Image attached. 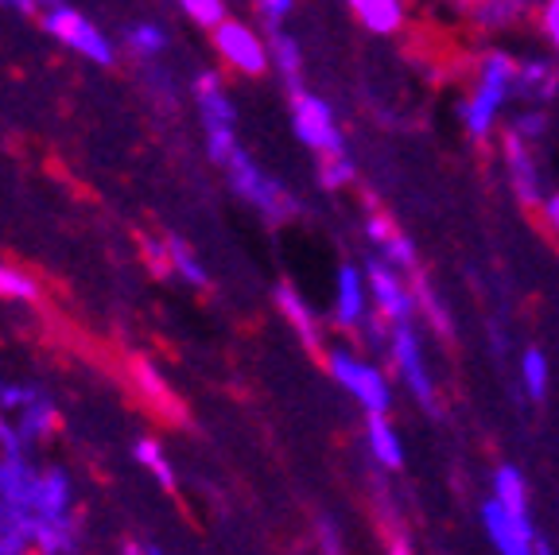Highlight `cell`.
<instances>
[{"instance_id":"cell-19","label":"cell","mask_w":559,"mask_h":555,"mask_svg":"<svg viewBox=\"0 0 559 555\" xmlns=\"http://www.w3.org/2000/svg\"><path fill=\"white\" fill-rule=\"evenodd\" d=\"M489 497H493L506 512L528 521V482H524V474L513 467V462H501V467L493 470V494Z\"/></svg>"},{"instance_id":"cell-5","label":"cell","mask_w":559,"mask_h":555,"mask_svg":"<svg viewBox=\"0 0 559 555\" xmlns=\"http://www.w3.org/2000/svg\"><path fill=\"white\" fill-rule=\"evenodd\" d=\"M226 172H229V182H234V191L241 194L257 214L269 217L272 226L296 214V199H292V194L284 191V187H280V182L272 179V175L264 172L249 152H245V147H237L234 156H229Z\"/></svg>"},{"instance_id":"cell-16","label":"cell","mask_w":559,"mask_h":555,"mask_svg":"<svg viewBox=\"0 0 559 555\" xmlns=\"http://www.w3.org/2000/svg\"><path fill=\"white\" fill-rule=\"evenodd\" d=\"M272 299H276L280 315L288 319V327L299 334V342H304V346L311 350V354H326V350H323V327H319V315L311 311V304H307L304 295H299L292 284H276Z\"/></svg>"},{"instance_id":"cell-14","label":"cell","mask_w":559,"mask_h":555,"mask_svg":"<svg viewBox=\"0 0 559 555\" xmlns=\"http://www.w3.org/2000/svg\"><path fill=\"white\" fill-rule=\"evenodd\" d=\"M516 97L528 102V109L556 102L559 97V62L548 55H524L516 67Z\"/></svg>"},{"instance_id":"cell-6","label":"cell","mask_w":559,"mask_h":555,"mask_svg":"<svg viewBox=\"0 0 559 555\" xmlns=\"http://www.w3.org/2000/svg\"><path fill=\"white\" fill-rule=\"evenodd\" d=\"M292 129H296L299 144H307L311 152H319V160L346 156V137H342L334 109L319 94H292Z\"/></svg>"},{"instance_id":"cell-26","label":"cell","mask_w":559,"mask_h":555,"mask_svg":"<svg viewBox=\"0 0 559 555\" xmlns=\"http://www.w3.org/2000/svg\"><path fill=\"white\" fill-rule=\"evenodd\" d=\"M412 295H416V311H424V319H428L431 327H436L439 334L447 339V334H451V315H447L443 299H439V295L431 292L428 280L419 276V272L412 276Z\"/></svg>"},{"instance_id":"cell-38","label":"cell","mask_w":559,"mask_h":555,"mask_svg":"<svg viewBox=\"0 0 559 555\" xmlns=\"http://www.w3.org/2000/svg\"><path fill=\"white\" fill-rule=\"evenodd\" d=\"M536 555H556V552H551L548 540H536Z\"/></svg>"},{"instance_id":"cell-35","label":"cell","mask_w":559,"mask_h":555,"mask_svg":"<svg viewBox=\"0 0 559 555\" xmlns=\"http://www.w3.org/2000/svg\"><path fill=\"white\" fill-rule=\"evenodd\" d=\"M540 214H544V226H548L551 234H559V191H551L548 199H544Z\"/></svg>"},{"instance_id":"cell-15","label":"cell","mask_w":559,"mask_h":555,"mask_svg":"<svg viewBox=\"0 0 559 555\" xmlns=\"http://www.w3.org/2000/svg\"><path fill=\"white\" fill-rule=\"evenodd\" d=\"M132 381H136V392L144 397V404H152V412H159L171 424H183L187 420L183 400L175 397L171 385L164 381V374H159L148 357H132Z\"/></svg>"},{"instance_id":"cell-36","label":"cell","mask_w":559,"mask_h":555,"mask_svg":"<svg viewBox=\"0 0 559 555\" xmlns=\"http://www.w3.org/2000/svg\"><path fill=\"white\" fill-rule=\"evenodd\" d=\"M389 555H412L408 536H393V540H389Z\"/></svg>"},{"instance_id":"cell-4","label":"cell","mask_w":559,"mask_h":555,"mask_svg":"<svg viewBox=\"0 0 559 555\" xmlns=\"http://www.w3.org/2000/svg\"><path fill=\"white\" fill-rule=\"evenodd\" d=\"M39 24H44V32L51 39H59L70 51H79L82 59L97 62V67H114V39L74 4H39Z\"/></svg>"},{"instance_id":"cell-30","label":"cell","mask_w":559,"mask_h":555,"mask_svg":"<svg viewBox=\"0 0 559 555\" xmlns=\"http://www.w3.org/2000/svg\"><path fill=\"white\" fill-rule=\"evenodd\" d=\"M253 12H257V20L269 27V35H276V32H284V20L296 12V4H292V0H257Z\"/></svg>"},{"instance_id":"cell-24","label":"cell","mask_w":559,"mask_h":555,"mask_svg":"<svg viewBox=\"0 0 559 555\" xmlns=\"http://www.w3.org/2000/svg\"><path fill=\"white\" fill-rule=\"evenodd\" d=\"M132 454H136V462L144 470H148L152 477H156L164 489H175V470L171 462H167V451L159 439H136V447H132Z\"/></svg>"},{"instance_id":"cell-34","label":"cell","mask_w":559,"mask_h":555,"mask_svg":"<svg viewBox=\"0 0 559 555\" xmlns=\"http://www.w3.org/2000/svg\"><path fill=\"white\" fill-rule=\"evenodd\" d=\"M319 547H323V555H346L342 552V532L334 529L331 517H319Z\"/></svg>"},{"instance_id":"cell-12","label":"cell","mask_w":559,"mask_h":555,"mask_svg":"<svg viewBox=\"0 0 559 555\" xmlns=\"http://www.w3.org/2000/svg\"><path fill=\"white\" fill-rule=\"evenodd\" d=\"M369 280L366 269L358 264H338L334 272V307H331V319L338 322L342 330H361L369 319Z\"/></svg>"},{"instance_id":"cell-17","label":"cell","mask_w":559,"mask_h":555,"mask_svg":"<svg viewBox=\"0 0 559 555\" xmlns=\"http://www.w3.org/2000/svg\"><path fill=\"white\" fill-rule=\"evenodd\" d=\"M366 447L369 459L381 470H401L404 467V439L389 416H366Z\"/></svg>"},{"instance_id":"cell-23","label":"cell","mask_w":559,"mask_h":555,"mask_svg":"<svg viewBox=\"0 0 559 555\" xmlns=\"http://www.w3.org/2000/svg\"><path fill=\"white\" fill-rule=\"evenodd\" d=\"M0 299H12V304H32V299H39V284H35L32 272H24L20 264L0 261Z\"/></svg>"},{"instance_id":"cell-7","label":"cell","mask_w":559,"mask_h":555,"mask_svg":"<svg viewBox=\"0 0 559 555\" xmlns=\"http://www.w3.org/2000/svg\"><path fill=\"white\" fill-rule=\"evenodd\" d=\"M214 51H218V59L226 62L234 74H245V79H261L264 70L272 67L269 39H264L253 24H245V20H237V16H229L226 24L214 32Z\"/></svg>"},{"instance_id":"cell-9","label":"cell","mask_w":559,"mask_h":555,"mask_svg":"<svg viewBox=\"0 0 559 555\" xmlns=\"http://www.w3.org/2000/svg\"><path fill=\"white\" fill-rule=\"evenodd\" d=\"M366 280H369L373 311L381 315L389 327H408L412 315H416V295H412V284L404 280V272H396L393 264H384L381 257H369Z\"/></svg>"},{"instance_id":"cell-33","label":"cell","mask_w":559,"mask_h":555,"mask_svg":"<svg viewBox=\"0 0 559 555\" xmlns=\"http://www.w3.org/2000/svg\"><path fill=\"white\" fill-rule=\"evenodd\" d=\"M540 32H544V39L551 44V51L559 55V0L540 4Z\"/></svg>"},{"instance_id":"cell-28","label":"cell","mask_w":559,"mask_h":555,"mask_svg":"<svg viewBox=\"0 0 559 555\" xmlns=\"http://www.w3.org/2000/svg\"><path fill=\"white\" fill-rule=\"evenodd\" d=\"M179 12H183L194 27H206L210 35L218 32V27L229 20V9L222 4V0H183V4H179Z\"/></svg>"},{"instance_id":"cell-20","label":"cell","mask_w":559,"mask_h":555,"mask_svg":"<svg viewBox=\"0 0 559 555\" xmlns=\"http://www.w3.org/2000/svg\"><path fill=\"white\" fill-rule=\"evenodd\" d=\"M269 55H272V67L284 74V82H288L292 94H299V74H304V51H299V39L288 32H276L269 35Z\"/></svg>"},{"instance_id":"cell-11","label":"cell","mask_w":559,"mask_h":555,"mask_svg":"<svg viewBox=\"0 0 559 555\" xmlns=\"http://www.w3.org/2000/svg\"><path fill=\"white\" fill-rule=\"evenodd\" d=\"M478 512H481V529H486L489 544H493L498 555H536V540L540 536H536L533 521H521V517L506 512L493 497H486Z\"/></svg>"},{"instance_id":"cell-31","label":"cell","mask_w":559,"mask_h":555,"mask_svg":"<svg viewBox=\"0 0 559 555\" xmlns=\"http://www.w3.org/2000/svg\"><path fill=\"white\" fill-rule=\"evenodd\" d=\"M354 179V160L349 156H334V160H323L319 164V182H323L326 191H338L346 182Z\"/></svg>"},{"instance_id":"cell-25","label":"cell","mask_w":559,"mask_h":555,"mask_svg":"<svg viewBox=\"0 0 559 555\" xmlns=\"http://www.w3.org/2000/svg\"><path fill=\"white\" fill-rule=\"evenodd\" d=\"M548 381H551L548 357H544V350L528 346L521 354V385H524V392H528L533 400H544V397H548Z\"/></svg>"},{"instance_id":"cell-27","label":"cell","mask_w":559,"mask_h":555,"mask_svg":"<svg viewBox=\"0 0 559 555\" xmlns=\"http://www.w3.org/2000/svg\"><path fill=\"white\" fill-rule=\"evenodd\" d=\"M524 4H516V0H493V4H471V16L478 20V27H489V32H501V27H509L516 16H524Z\"/></svg>"},{"instance_id":"cell-39","label":"cell","mask_w":559,"mask_h":555,"mask_svg":"<svg viewBox=\"0 0 559 555\" xmlns=\"http://www.w3.org/2000/svg\"><path fill=\"white\" fill-rule=\"evenodd\" d=\"M148 555H164V552H159V547H148Z\"/></svg>"},{"instance_id":"cell-3","label":"cell","mask_w":559,"mask_h":555,"mask_svg":"<svg viewBox=\"0 0 559 555\" xmlns=\"http://www.w3.org/2000/svg\"><path fill=\"white\" fill-rule=\"evenodd\" d=\"M194 105H199V117H202V129H206V152L214 164L226 167L229 156L237 152V109L229 102L226 86L214 70H199L194 74Z\"/></svg>"},{"instance_id":"cell-22","label":"cell","mask_w":559,"mask_h":555,"mask_svg":"<svg viewBox=\"0 0 559 555\" xmlns=\"http://www.w3.org/2000/svg\"><path fill=\"white\" fill-rule=\"evenodd\" d=\"M167 241V261H171V272H179L183 276V284H191V287H210V276H206V269H202V261L191 252V245L183 241V237H175V234H167L164 237Z\"/></svg>"},{"instance_id":"cell-29","label":"cell","mask_w":559,"mask_h":555,"mask_svg":"<svg viewBox=\"0 0 559 555\" xmlns=\"http://www.w3.org/2000/svg\"><path fill=\"white\" fill-rule=\"evenodd\" d=\"M548 129H551V121L544 109H521V114L509 121V132H513L516 140H524L528 147L540 144V140L548 137Z\"/></svg>"},{"instance_id":"cell-37","label":"cell","mask_w":559,"mask_h":555,"mask_svg":"<svg viewBox=\"0 0 559 555\" xmlns=\"http://www.w3.org/2000/svg\"><path fill=\"white\" fill-rule=\"evenodd\" d=\"M121 555H148V547H140V544H132V540H129V544H121Z\"/></svg>"},{"instance_id":"cell-32","label":"cell","mask_w":559,"mask_h":555,"mask_svg":"<svg viewBox=\"0 0 559 555\" xmlns=\"http://www.w3.org/2000/svg\"><path fill=\"white\" fill-rule=\"evenodd\" d=\"M140 249H144V257H148V264H152V272H156V276H167V272H171V261H167V241L140 237Z\"/></svg>"},{"instance_id":"cell-10","label":"cell","mask_w":559,"mask_h":555,"mask_svg":"<svg viewBox=\"0 0 559 555\" xmlns=\"http://www.w3.org/2000/svg\"><path fill=\"white\" fill-rule=\"evenodd\" d=\"M501 160H506V172L509 179H513V194L516 202H521L524 210H536L544 206V175H540V164H536L533 147L524 144V140H516L513 132H501Z\"/></svg>"},{"instance_id":"cell-2","label":"cell","mask_w":559,"mask_h":555,"mask_svg":"<svg viewBox=\"0 0 559 555\" xmlns=\"http://www.w3.org/2000/svg\"><path fill=\"white\" fill-rule=\"evenodd\" d=\"M323 362L326 374L334 377V385H342L349 397L358 400L366 416H389V409H393V385L381 374V365H373L369 357H358L346 346H331L323 354Z\"/></svg>"},{"instance_id":"cell-21","label":"cell","mask_w":559,"mask_h":555,"mask_svg":"<svg viewBox=\"0 0 559 555\" xmlns=\"http://www.w3.org/2000/svg\"><path fill=\"white\" fill-rule=\"evenodd\" d=\"M167 44L171 39H167L164 24H156V20H136V24L124 27V47L136 59H159L167 51Z\"/></svg>"},{"instance_id":"cell-18","label":"cell","mask_w":559,"mask_h":555,"mask_svg":"<svg viewBox=\"0 0 559 555\" xmlns=\"http://www.w3.org/2000/svg\"><path fill=\"white\" fill-rule=\"evenodd\" d=\"M349 12L373 35H396L404 27V20H408V9H404L401 0H354Z\"/></svg>"},{"instance_id":"cell-1","label":"cell","mask_w":559,"mask_h":555,"mask_svg":"<svg viewBox=\"0 0 559 555\" xmlns=\"http://www.w3.org/2000/svg\"><path fill=\"white\" fill-rule=\"evenodd\" d=\"M516 67H521V59L509 55L506 47H489L478 59V82H474L471 97L459 109L466 137L478 140V144L493 137V129L501 121V109L516 94Z\"/></svg>"},{"instance_id":"cell-13","label":"cell","mask_w":559,"mask_h":555,"mask_svg":"<svg viewBox=\"0 0 559 555\" xmlns=\"http://www.w3.org/2000/svg\"><path fill=\"white\" fill-rule=\"evenodd\" d=\"M366 237L373 241L377 257H381L384 264H393L396 272H416V245H412L408 234H401V226H396L393 217L381 214V210H369L366 217Z\"/></svg>"},{"instance_id":"cell-8","label":"cell","mask_w":559,"mask_h":555,"mask_svg":"<svg viewBox=\"0 0 559 555\" xmlns=\"http://www.w3.org/2000/svg\"><path fill=\"white\" fill-rule=\"evenodd\" d=\"M389 354H393V365L401 381L408 385V392L419 400L424 412H439V397H436V381H431V369L424 362V342H419L416 327H393L389 330Z\"/></svg>"}]
</instances>
